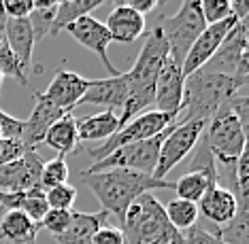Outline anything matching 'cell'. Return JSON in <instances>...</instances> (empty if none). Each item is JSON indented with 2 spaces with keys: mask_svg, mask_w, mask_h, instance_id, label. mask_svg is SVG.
I'll list each match as a JSON object with an SVG mask.
<instances>
[{
  "mask_svg": "<svg viewBox=\"0 0 249 244\" xmlns=\"http://www.w3.org/2000/svg\"><path fill=\"white\" fill-rule=\"evenodd\" d=\"M245 92V85H241L236 79L217 72L196 70L194 75L185 77L183 87V117L177 119L179 123L202 119L209 121L219 109H224L228 102Z\"/></svg>",
  "mask_w": 249,
  "mask_h": 244,
  "instance_id": "obj_2",
  "label": "cell"
},
{
  "mask_svg": "<svg viewBox=\"0 0 249 244\" xmlns=\"http://www.w3.org/2000/svg\"><path fill=\"white\" fill-rule=\"evenodd\" d=\"M205 72H217L236 79L247 87L249 81V53H247V21H239L224 38L215 55L200 68Z\"/></svg>",
  "mask_w": 249,
  "mask_h": 244,
  "instance_id": "obj_8",
  "label": "cell"
},
{
  "mask_svg": "<svg viewBox=\"0 0 249 244\" xmlns=\"http://www.w3.org/2000/svg\"><path fill=\"white\" fill-rule=\"evenodd\" d=\"M120 130V119L115 111H103L96 115L77 119V138L79 143H96L107 140Z\"/></svg>",
  "mask_w": 249,
  "mask_h": 244,
  "instance_id": "obj_22",
  "label": "cell"
},
{
  "mask_svg": "<svg viewBox=\"0 0 249 244\" xmlns=\"http://www.w3.org/2000/svg\"><path fill=\"white\" fill-rule=\"evenodd\" d=\"M236 24H239V21H236L234 17H228V19L217 21V24H209L205 30L200 32V36L194 41V45L190 47L188 55H185L183 66H181L183 77H190V75H194L196 70H200L215 55V51L219 49V45L224 43V38L228 36L230 30Z\"/></svg>",
  "mask_w": 249,
  "mask_h": 244,
  "instance_id": "obj_13",
  "label": "cell"
},
{
  "mask_svg": "<svg viewBox=\"0 0 249 244\" xmlns=\"http://www.w3.org/2000/svg\"><path fill=\"white\" fill-rule=\"evenodd\" d=\"M58 7V0H32V11H52Z\"/></svg>",
  "mask_w": 249,
  "mask_h": 244,
  "instance_id": "obj_40",
  "label": "cell"
},
{
  "mask_svg": "<svg viewBox=\"0 0 249 244\" xmlns=\"http://www.w3.org/2000/svg\"><path fill=\"white\" fill-rule=\"evenodd\" d=\"M128 244H183V234L166 219L156 195L143 194L128 206L120 225Z\"/></svg>",
  "mask_w": 249,
  "mask_h": 244,
  "instance_id": "obj_3",
  "label": "cell"
},
{
  "mask_svg": "<svg viewBox=\"0 0 249 244\" xmlns=\"http://www.w3.org/2000/svg\"><path fill=\"white\" fill-rule=\"evenodd\" d=\"M89 87V79L81 77L79 72L72 70H58L55 77L52 79L49 87L43 92V96L52 102L53 106H58L64 113H72V109L79 104V100L83 98V94Z\"/></svg>",
  "mask_w": 249,
  "mask_h": 244,
  "instance_id": "obj_14",
  "label": "cell"
},
{
  "mask_svg": "<svg viewBox=\"0 0 249 244\" xmlns=\"http://www.w3.org/2000/svg\"><path fill=\"white\" fill-rule=\"evenodd\" d=\"M128 7L145 17L147 13H151L158 7V0H128Z\"/></svg>",
  "mask_w": 249,
  "mask_h": 244,
  "instance_id": "obj_38",
  "label": "cell"
},
{
  "mask_svg": "<svg viewBox=\"0 0 249 244\" xmlns=\"http://www.w3.org/2000/svg\"><path fill=\"white\" fill-rule=\"evenodd\" d=\"M183 87H185L183 70L168 55L162 64L160 75L156 79V87H154L156 111L177 119L181 115V109H183Z\"/></svg>",
  "mask_w": 249,
  "mask_h": 244,
  "instance_id": "obj_10",
  "label": "cell"
},
{
  "mask_svg": "<svg viewBox=\"0 0 249 244\" xmlns=\"http://www.w3.org/2000/svg\"><path fill=\"white\" fill-rule=\"evenodd\" d=\"M64 30H69V34L75 38L79 45H81V47H86L88 51H92L96 58L103 62V66L109 70L111 77L120 75V70L113 66V62L109 58L111 36H109V32H107V28H105L103 21H98L92 15H86V17H79V19L71 21Z\"/></svg>",
  "mask_w": 249,
  "mask_h": 244,
  "instance_id": "obj_11",
  "label": "cell"
},
{
  "mask_svg": "<svg viewBox=\"0 0 249 244\" xmlns=\"http://www.w3.org/2000/svg\"><path fill=\"white\" fill-rule=\"evenodd\" d=\"M45 200H47V206L53 211H72L77 202V189L69 183L58 185L53 189L45 191Z\"/></svg>",
  "mask_w": 249,
  "mask_h": 244,
  "instance_id": "obj_29",
  "label": "cell"
},
{
  "mask_svg": "<svg viewBox=\"0 0 249 244\" xmlns=\"http://www.w3.org/2000/svg\"><path fill=\"white\" fill-rule=\"evenodd\" d=\"M111 214L100 211V212H79L72 211L71 225L64 234L53 236L58 244H92L94 234L100 228L109 225Z\"/></svg>",
  "mask_w": 249,
  "mask_h": 244,
  "instance_id": "obj_19",
  "label": "cell"
},
{
  "mask_svg": "<svg viewBox=\"0 0 249 244\" xmlns=\"http://www.w3.org/2000/svg\"><path fill=\"white\" fill-rule=\"evenodd\" d=\"M177 126V121L173 126H168L162 134L154 136V138L141 140V143L134 145H126L120 146L113 153H109L107 157H103L100 162L92 163L88 170L83 172H103V170H134V172H143V174H154V168L158 163V153H160V146L166 138V134Z\"/></svg>",
  "mask_w": 249,
  "mask_h": 244,
  "instance_id": "obj_7",
  "label": "cell"
},
{
  "mask_svg": "<svg viewBox=\"0 0 249 244\" xmlns=\"http://www.w3.org/2000/svg\"><path fill=\"white\" fill-rule=\"evenodd\" d=\"M128 100V79L126 72L109 79H94L89 81L88 92L79 100V104H98L107 106V111H122Z\"/></svg>",
  "mask_w": 249,
  "mask_h": 244,
  "instance_id": "obj_15",
  "label": "cell"
},
{
  "mask_svg": "<svg viewBox=\"0 0 249 244\" xmlns=\"http://www.w3.org/2000/svg\"><path fill=\"white\" fill-rule=\"evenodd\" d=\"M105 28L111 36V43L132 45L145 34L147 21L143 15H139L126 4V7H115L111 11L105 21Z\"/></svg>",
  "mask_w": 249,
  "mask_h": 244,
  "instance_id": "obj_16",
  "label": "cell"
},
{
  "mask_svg": "<svg viewBox=\"0 0 249 244\" xmlns=\"http://www.w3.org/2000/svg\"><path fill=\"white\" fill-rule=\"evenodd\" d=\"M105 2L107 0H69V2H64V4H58V7H55L52 28H49V34H52V36L60 34L71 21L89 15L94 9H98L100 4H105Z\"/></svg>",
  "mask_w": 249,
  "mask_h": 244,
  "instance_id": "obj_25",
  "label": "cell"
},
{
  "mask_svg": "<svg viewBox=\"0 0 249 244\" xmlns=\"http://www.w3.org/2000/svg\"><path fill=\"white\" fill-rule=\"evenodd\" d=\"M158 28L164 34V41L168 45V55L183 66L190 47L207 28V21L200 11V0H183L179 11L166 19H160Z\"/></svg>",
  "mask_w": 249,
  "mask_h": 244,
  "instance_id": "obj_5",
  "label": "cell"
},
{
  "mask_svg": "<svg viewBox=\"0 0 249 244\" xmlns=\"http://www.w3.org/2000/svg\"><path fill=\"white\" fill-rule=\"evenodd\" d=\"M2 79H4V77H2V75H0V85H2Z\"/></svg>",
  "mask_w": 249,
  "mask_h": 244,
  "instance_id": "obj_42",
  "label": "cell"
},
{
  "mask_svg": "<svg viewBox=\"0 0 249 244\" xmlns=\"http://www.w3.org/2000/svg\"><path fill=\"white\" fill-rule=\"evenodd\" d=\"M219 185L217 183V172H200V170H190V172L181 174L175 180V194L179 200H188L198 204L202 195L207 194L211 187Z\"/></svg>",
  "mask_w": 249,
  "mask_h": 244,
  "instance_id": "obj_24",
  "label": "cell"
},
{
  "mask_svg": "<svg viewBox=\"0 0 249 244\" xmlns=\"http://www.w3.org/2000/svg\"><path fill=\"white\" fill-rule=\"evenodd\" d=\"M205 145L213 160L222 162L230 172V180L234 185V163L241 157V153L247 149V130L243 128L239 117L232 113L228 106L219 109L207 121L205 128Z\"/></svg>",
  "mask_w": 249,
  "mask_h": 244,
  "instance_id": "obj_4",
  "label": "cell"
},
{
  "mask_svg": "<svg viewBox=\"0 0 249 244\" xmlns=\"http://www.w3.org/2000/svg\"><path fill=\"white\" fill-rule=\"evenodd\" d=\"M183 244H228V242L222 240L217 229H215V234H211V231H207L205 228H200V225H194V228L185 229Z\"/></svg>",
  "mask_w": 249,
  "mask_h": 244,
  "instance_id": "obj_34",
  "label": "cell"
},
{
  "mask_svg": "<svg viewBox=\"0 0 249 244\" xmlns=\"http://www.w3.org/2000/svg\"><path fill=\"white\" fill-rule=\"evenodd\" d=\"M47 211H49V206H47V200H45L43 189L36 187V189L26 191V204H24V211L21 212H26L35 223H41Z\"/></svg>",
  "mask_w": 249,
  "mask_h": 244,
  "instance_id": "obj_31",
  "label": "cell"
},
{
  "mask_svg": "<svg viewBox=\"0 0 249 244\" xmlns=\"http://www.w3.org/2000/svg\"><path fill=\"white\" fill-rule=\"evenodd\" d=\"M7 13H4V7H2V0H0V36H4V26H7Z\"/></svg>",
  "mask_w": 249,
  "mask_h": 244,
  "instance_id": "obj_41",
  "label": "cell"
},
{
  "mask_svg": "<svg viewBox=\"0 0 249 244\" xmlns=\"http://www.w3.org/2000/svg\"><path fill=\"white\" fill-rule=\"evenodd\" d=\"M69 163H66L64 155H55L53 160H47L43 163L41 177H38V189L49 191L58 185L69 183Z\"/></svg>",
  "mask_w": 249,
  "mask_h": 244,
  "instance_id": "obj_27",
  "label": "cell"
},
{
  "mask_svg": "<svg viewBox=\"0 0 249 244\" xmlns=\"http://www.w3.org/2000/svg\"><path fill=\"white\" fill-rule=\"evenodd\" d=\"M198 212L205 214L215 225L224 228L239 212V200H236V195L232 194L228 187L215 185L198 200Z\"/></svg>",
  "mask_w": 249,
  "mask_h": 244,
  "instance_id": "obj_18",
  "label": "cell"
},
{
  "mask_svg": "<svg viewBox=\"0 0 249 244\" xmlns=\"http://www.w3.org/2000/svg\"><path fill=\"white\" fill-rule=\"evenodd\" d=\"M2 7L9 19H24L32 13V0H2Z\"/></svg>",
  "mask_w": 249,
  "mask_h": 244,
  "instance_id": "obj_37",
  "label": "cell"
},
{
  "mask_svg": "<svg viewBox=\"0 0 249 244\" xmlns=\"http://www.w3.org/2000/svg\"><path fill=\"white\" fill-rule=\"evenodd\" d=\"M26 151H28V146L21 143V140H4V138H0V166L19 160Z\"/></svg>",
  "mask_w": 249,
  "mask_h": 244,
  "instance_id": "obj_35",
  "label": "cell"
},
{
  "mask_svg": "<svg viewBox=\"0 0 249 244\" xmlns=\"http://www.w3.org/2000/svg\"><path fill=\"white\" fill-rule=\"evenodd\" d=\"M230 7H232V17L236 21H247L249 0H230Z\"/></svg>",
  "mask_w": 249,
  "mask_h": 244,
  "instance_id": "obj_39",
  "label": "cell"
},
{
  "mask_svg": "<svg viewBox=\"0 0 249 244\" xmlns=\"http://www.w3.org/2000/svg\"><path fill=\"white\" fill-rule=\"evenodd\" d=\"M43 163L45 160L38 155L36 149H28L19 160L0 166V191L19 194V191L36 189Z\"/></svg>",
  "mask_w": 249,
  "mask_h": 244,
  "instance_id": "obj_12",
  "label": "cell"
},
{
  "mask_svg": "<svg viewBox=\"0 0 249 244\" xmlns=\"http://www.w3.org/2000/svg\"><path fill=\"white\" fill-rule=\"evenodd\" d=\"M71 219H72V211H53V208H49L41 221V228H45L53 236H60L69 229Z\"/></svg>",
  "mask_w": 249,
  "mask_h": 244,
  "instance_id": "obj_32",
  "label": "cell"
},
{
  "mask_svg": "<svg viewBox=\"0 0 249 244\" xmlns=\"http://www.w3.org/2000/svg\"><path fill=\"white\" fill-rule=\"evenodd\" d=\"M92 244H128V240L117 225H105L94 234Z\"/></svg>",
  "mask_w": 249,
  "mask_h": 244,
  "instance_id": "obj_36",
  "label": "cell"
},
{
  "mask_svg": "<svg viewBox=\"0 0 249 244\" xmlns=\"http://www.w3.org/2000/svg\"><path fill=\"white\" fill-rule=\"evenodd\" d=\"M0 75L15 79V81L21 83L24 87H30V81L26 79V70L21 68L19 60L13 55V51L9 49L4 36H0Z\"/></svg>",
  "mask_w": 249,
  "mask_h": 244,
  "instance_id": "obj_28",
  "label": "cell"
},
{
  "mask_svg": "<svg viewBox=\"0 0 249 244\" xmlns=\"http://www.w3.org/2000/svg\"><path fill=\"white\" fill-rule=\"evenodd\" d=\"M4 41H7L9 49L13 55L19 60L24 70L32 66V53H35V32H32V24L28 17L24 19H7L4 26Z\"/></svg>",
  "mask_w": 249,
  "mask_h": 244,
  "instance_id": "obj_21",
  "label": "cell"
},
{
  "mask_svg": "<svg viewBox=\"0 0 249 244\" xmlns=\"http://www.w3.org/2000/svg\"><path fill=\"white\" fill-rule=\"evenodd\" d=\"M205 128H207V121H202V119H192V121H185V123L177 121V126L166 134V138H164V143L160 146L158 163L151 177L160 180L166 179L168 172L175 166H179L196 149V145L200 143L202 134H205Z\"/></svg>",
  "mask_w": 249,
  "mask_h": 244,
  "instance_id": "obj_9",
  "label": "cell"
},
{
  "mask_svg": "<svg viewBox=\"0 0 249 244\" xmlns=\"http://www.w3.org/2000/svg\"><path fill=\"white\" fill-rule=\"evenodd\" d=\"M43 143L53 149L58 155H66V153L77 151L79 138H77V119L72 113L62 115L58 121L52 123L49 130L43 136Z\"/></svg>",
  "mask_w": 249,
  "mask_h": 244,
  "instance_id": "obj_23",
  "label": "cell"
},
{
  "mask_svg": "<svg viewBox=\"0 0 249 244\" xmlns=\"http://www.w3.org/2000/svg\"><path fill=\"white\" fill-rule=\"evenodd\" d=\"M89 191L96 195L105 212L117 219V228L122 225L128 206L143 194L154 189H175V180L154 179L151 174L134 172V170H103V172H79Z\"/></svg>",
  "mask_w": 249,
  "mask_h": 244,
  "instance_id": "obj_1",
  "label": "cell"
},
{
  "mask_svg": "<svg viewBox=\"0 0 249 244\" xmlns=\"http://www.w3.org/2000/svg\"><path fill=\"white\" fill-rule=\"evenodd\" d=\"M0 244H7V242H4V240H0Z\"/></svg>",
  "mask_w": 249,
  "mask_h": 244,
  "instance_id": "obj_43",
  "label": "cell"
},
{
  "mask_svg": "<svg viewBox=\"0 0 249 244\" xmlns=\"http://www.w3.org/2000/svg\"><path fill=\"white\" fill-rule=\"evenodd\" d=\"M35 109H32L30 117L26 119V130H24V143L28 149H35L38 143H43V136L49 130L52 123H55L62 115H66L64 111H60L58 106H53L52 102L43 96V92H35Z\"/></svg>",
  "mask_w": 249,
  "mask_h": 244,
  "instance_id": "obj_17",
  "label": "cell"
},
{
  "mask_svg": "<svg viewBox=\"0 0 249 244\" xmlns=\"http://www.w3.org/2000/svg\"><path fill=\"white\" fill-rule=\"evenodd\" d=\"M26 121L18 117H11L4 111H0V138L4 140H21L24 138Z\"/></svg>",
  "mask_w": 249,
  "mask_h": 244,
  "instance_id": "obj_33",
  "label": "cell"
},
{
  "mask_svg": "<svg viewBox=\"0 0 249 244\" xmlns=\"http://www.w3.org/2000/svg\"><path fill=\"white\" fill-rule=\"evenodd\" d=\"M200 11H202V17H205L207 26L232 17L230 0H200Z\"/></svg>",
  "mask_w": 249,
  "mask_h": 244,
  "instance_id": "obj_30",
  "label": "cell"
},
{
  "mask_svg": "<svg viewBox=\"0 0 249 244\" xmlns=\"http://www.w3.org/2000/svg\"><path fill=\"white\" fill-rule=\"evenodd\" d=\"M175 121H177L175 117L164 115L160 111H145L134 119H130L126 126L120 128L115 134L109 136L107 140H103L100 145H96L94 149H88V155H89V160H92V163H96L115 149H120V146L134 145V143H141V140L154 138V136L162 134L164 130L168 126H173Z\"/></svg>",
  "mask_w": 249,
  "mask_h": 244,
  "instance_id": "obj_6",
  "label": "cell"
},
{
  "mask_svg": "<svg viewBox=\"0 0 249 244\" xmlns=\"http://www.w3.org/2000/svg\"><path fill=\"white\" fill-rule=\"evenodd\" d=\"M164 212H166V219L171 221V225L177 231L183 234L185 229L194 228L196 221H198V204L194 202H188V200H179V197H175L164 206Z\"/></svg>",
  "mask_w": 249,
  "mask_h": 244,
  "instance_id": "obj_26",
  "label": "cell"
},
{
  "mask_svg": "<svg viewBox=\"0 0 249 244\" xmlns=\"http://www.w3.org/2000/svg\"><path fill=\"white\" fill-rule=\"evenodd\" d=\"M41 223H35L21 211L0 212V240L7 244H36Z\"/></svg>",
  "mask_w": 249,
  "mask_h": 244,
  "instance_id": "obj_20",
  "label": "cell"
}]
</instances>
